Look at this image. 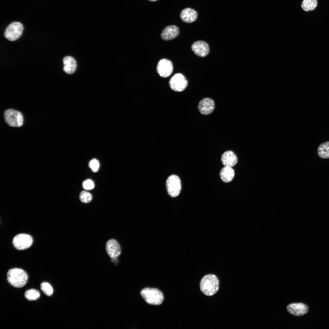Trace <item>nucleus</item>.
Listing matches in <instances>:
<instances>
[{"label": "nucleus", "instance_id": "12", "mask_svg": "<svg viewBox=\"0 0 329 329\" xmlns=\"http://www.w3.org/2000/svg\"><path fill=\"white\" fill-rule=\"evenodd\" d=\"M215 108V103L212 99L206 97L201 100L199 103L198 108L200 112L203 115L212 113Z\"/></svg>", "mask_w": 329, "mask_h": 329}, {"label": "nucleus", "instance_id": "16", "mask_svg": "<svg viewBox=\"0 0 329 329\" xmlns=\"http://www.w3.org/2000/svg\"><path fill=\"white\" fill-rule=\"evenodd\" d=\"M221 161L225 166L232 167L236 164L238 159L233 152L228 150L223 154L221 157Z\"/></svg>", "mask_w": 329, "mask_h": 329}, {"label": "nucleus", "instance_id": "17", "mask_svg": "<svg viewBox=\"0 0 329 329\" xmlns=\"http://www.w3.org/2000/svg\"><path fill=\"white\" fill-rule=\"evenodd\" d=\"M63 70L67 74H72L75 71L77 64L75 60L73 57L67 56L63 59Z\"/></svg>", "mask_w": 329, "mask_h": 329}, {"label": "nucleus", "instance_id": "26", "mask_svg": "<svg viewBox=\"0 0 329 329\" xmlns=\"http://www.w3.org/2000/svg\"><path fill=\"white\" fill-rule=\"evenodd\" d=\"M148 0L149 1H151V2H154L156 1H157V0Z\"/></svg>", "mask_w": 329, "mask_h": 329}, {"label": "nucleus", "instance_id": "24", "mask_svg": "<svg viewBox=\"0 0 329 329\" xmlns=\"http://www.w3.org/2000/svg\"><path fill=\"white\" fill-rule=\"evenodd\" d=\"M89 166L93 172H97L99 170L100 166L99 163L97 160L94 158L89 161Z\"/></svg>", "mask_w": 329, "mask_h": 329}, {"label": "nucleus", "instance_id": "4", "mask_svg": "<svg viewBox=\"0 0 329 329\" xmlns=\"http://www.w3.org/2000/svg\"><path fill=\"white\" fill-rule=\"evenodd\" d=\"M5 121L9 126L12 127H19L22 126L23 117L20 112L13 109L5 110L4 114Z\"/></svg>", "mask_w": 329, "mask_h": 329}, {"label": "nucleus", "instance_id": "5", "mask_svg": "<svg viewBox=\"0 0 329 329\" xmlns=\"http://www.w3.org/2000/svg\"><path fill=\"white\" fill-rule=\"evenodd\" d=\"M23 27L22 24L18 22H13L6 28L4 32L5 37L8 40L13 41L21 35Z\"/></svg>", "mask_w": 329, "mask_h": 329}, {"label": "nucleus", "instance_id": "14", "mask_svg": "<svg viewBox=\"0 0 329 329\" xmlns=\"http://www.w3.org/2000/svg\"><path fill=\"white\" fill-rule=\"evenodd\" d=\"M179 34L178 27L175 25H170L165 27L162 30L161 36L164 41H169L177 37Z\"/></svg>", "mask_w": 329, "mask_h": 329}, {"label": "nucleus", "instance_id": "23", "mask_svg": "<svg viewBox=\"0 0 329 329\" xmlns=\"http://www.w3.org/2000/svg\"><path fill=\"white\" fill-rule=\"evenodd\" d=\"M79 197L80 201L84 203L90 202L92 199L91 194L85 191L81 192L80 194Z\"/></svg>", "mask_w": 329, "mask_h": 329}, {"label": "nucleus", "instance_id": "7", "mask_svg": "<svg viewBox=\"0 0 329 329\" xmlns=\"http://www.w3.org/2000/svg\"><path fill=\"white\" fill-rule=\"evenodd\" d=\"M169 83L171 89L176 92H182L184 90L188 85L186 77L182 73H176L170 79Z\"/></svg>", "mask_w": 329, "mask_h": 329}, {"label": "nucleus", "instance_id": "11", "mask_svg": "<svg viewBox=\"0 0 329 329\" xmlns=\"http://www.w3.org/2000/svg\"><path fill=\"white\" fill-rule=\"evenodd\" d=\"M288 312L292 315L299 317L306 314L309 308L306 304L302 303H295L290 304L287 306Z\"/></svg>", "mask_w": 329, "mask_h": 329}, {"label": "nucleus", "instance_id": "6", "mask_svg": "<svg viewBox=\"0 0 329 329\" xmlns=\"http://www.w3.org/2000/svg\"><path fill=\"white\" fill-rule=\"evenodd\" d=\"M166 186L169 195L172 197L177 196L179 194L181 189V181L179 177L175 175L169 176L166 182Z\"/></svg>", "mask_w": 329, "mask_h": 329}, {"label": "nucleus", "instance_id": "20", "mask_svg": "<svg viewBox=\"0 0 329 329\" xmlns=\"http://www.w3.org/2000/svg\"><path fill=\"white\" fill-rule=\"evenodd\" d=\"M317 4V0H303L302 3L301 7L304 10L309 11L314 9Z\"/></svg>", "mask_w": 329, "mask_h": 329}, {"label": "nucleus", "instance_id": "9", "mask_svg": "<svg viewBox=\"0 0 329 329\" xmlns=\"http://www.w3.org/2000/svg\"><path fill=\"white\" fill-rule=\"evenodd\" d=\"M33 239L30 235L20 234L15 236L12 240L14 247L17 249L23 250L30 247L32 245Z\"/></svg>", "mask_w": 329, "mask_h": 329}, {"label": "nucleus", "instance_id": "19", "mask_svg": "<svg viewBox=\"0 0 329 329\" xmlns=\"http://www.w3.org/2000/svg\"><path fill=\"white\" fill-rule=\"evenodd\" d=\"M318 155L322 158H329V141L321 143L317 149Z\"/></svg>", "mask_w": 329, "mask_h": 329}, {"label": "nucleus", "instance_id": "3", "mask_svg": "<svg viewBox=\"0 0 329 329\" xmlns=\"http://www.w3.org/2000/svg\"><path fill=\"white\" fill-rule=\"evenodd\" d=\"M140 294L145 301L150 305H160L164 300V296L162 292L155 288H144L141 290Z\"/></svg>", "mask_w": 329, "mask_h": 329}, {"label": "nucleus", "instance_id": "10", "mask_svg": "<svg viewBox=\"0 0 329 329\" xmlns=\"http://www.w3.org/2000/svg\"><path fill=\"white\" fill-rule=\"evenodd\" d=\"M173 70L172 63L170 60L162 58L158 61L156 70L161 77L165 78L169 77L172 73Z\"/></svg>", "mask_w": 329, "mask_h": 329}, {"label": "nucleus", "instance_id": "18", "mask_svg": "<svg viewBox=\"0 0 329 329\" xmlns=\"http://www.w3.org/2000/svg\"><path fill=\"white\" fill-rule=\"evenodd\" d=\"M235 175L234 170L229 167L225 166L220 172V176L221 180L225 182H228L232 180Z\"/></svg>", "mask_w": 329, "mask_h": 329}, {"label": "nucleus", "instance_id": "21", "mask_svg": "<svg viewBox=\"0 0 329 329\" xmlns=\"http://www.w3.org/2000/svg\"><path fill=\"white\" fill-rule=\"evenodd\" d=\"M40 296L39 292L34 289H30L25 293V296L29 300H35L38 299Z\"/></svg>", "mask_w": 329, "mask_h": 329}, {"label": "nucleus", "instance_id": "15", "mask_svg": "<svg viewBox=\"0 0 329 329\" xmlns=\"http://www.w3.org/2000/svg\"><path fill=\"white\" fill-rule=\"evenodd\" d=\"M180 16L182 20L187 23H191L196 19L198 14L197 12L192 8H187L183 9L180 13Z\"/></svg>", "mask_w": 329, "mask_h": 329}, {"label": "nucleus", "instance_id": "13", "mask_svg": "<svg viewBox=\"0 0 329 329\" xmlns=\"http://www.w3.org/2000/svg\"><path fill=\"white\" fill-rule=\"evenodd\" d=\"M191 49L197 55L200 57L206 56L209 52V47L206 42L198 41L194 42L191 46Z\"/></svg>", "mask_w": 329, "mask_h": 329}, {"label": "nucleus", "instance_id": "2", "mask_svg": "<svg viewBox=\"0 0 329 329\" xmlns=\"http://www.w3.org/2000/svg\"><path fill=\"white\" fill-rule=\"evenodd\" d=\"M28 276L23 270L14 268L9 270L7 273V279L8 282L16 288H21L27 283Z\"/></svg>", "mask_w": 329, "mask_h": 329}, {"label": "nucleus", "instance_id": "8", "mask_svg": "<svg viewBox=\"0 0 329 329\" xmlns=\"http://www.w3.org/2000/svg\"><path fill=\"white\" fill-rule=\"evenodd\" d=\"M106 250L108 254L111 258V261L117 265L119 261L117 258L121 253V248L117 241L111 239L106 243Z\"/></svg>", "mask_w": 329, "mask_h": 329}, {"label": "nucleus", "instance_id": "1", "mask_svg": "<svg viewBox=\"0 0 329 329\" xmlns=\"http://www.w3.org/2000/svg\"><path fill=\"white\" fill-rule=\"evenodd\" d=\"M219 281L217 277L213 274L206 275L201 279L200 287L201 292L207 296H211L218 291Z\"/></svg>", "mask_w": 329, "mask_h": 329}, {"label": "nucleus", "instance_id": "25", "mask_svg": "<svg viewBox=\"0 0 329 329\" xmlns=\"http://www.w3.org/2000/svg\"><path fill=\"white\" fill-rule=\"evenodd\" d=\"M94 186L93 182L90 179H87L84 181L83 183V188L87 190L92 189L94 188Z\"/></svg>", "mask_w": 329, "mask_h": 329}, {"label": "nucleus", "instance_id": "22", "mask_svg": "<svg viewBox=\"0 0 329 329\" xmlns=\"http://www.w3.org/2000/svg\"><path fill=\"white\" fill-rule=\"evenodd\" d=\"M41 288L43 292L48 296L51 295L53 293L52 288L48 282H45L42 283L41 285Z\"/></svg>", "mask_w": 329, "mask_h": 329}]
</instances>
